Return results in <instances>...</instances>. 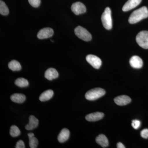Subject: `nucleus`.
<instances>
[{"label":"nucleus","instance_id":"6e6552de","mask_svg":"<svg viewBox=\"0 0 148 148\" xmlns=\"http://www.w3.org/2000/svg\"><path fill=\"white\" fill-rule=\"evenodd\" d=\"M53 29L50 28H45L40 30L37 34V37L40 39L48 38L53 36Z\"/></svg>","mask_w":148,"mask_h":148},{"label":"nucleus","instance_id":"f8f14e48","mask_svg":"<svg viewBox=\"0 0 148 148\" xmlns=\"http://www.w3.org/2000/svg\"><path fill=\"white\" fill-rule=\"evenodd\" d=\"M104 114L101 112H96L87 115L85 117L86 119L88 121H96L103 118Z\"/></svg>","mask_w":148,"mask_h":148},{"label":"nucleus","instance_id":"aec40b11","mask_svg":"<svg viewBox=\"0 0 148 148\" xmlns=\"http://www.w3.org/2000/svg\"><path fill=\"white\" fill-rule=\"evenodd\" d=\"M15 84L19 87H25L28 86L29 83L26 79L24 78H19L15 80Z\"/></svg>","mask_w":148,"mask_h":148},{"label":"nucleus","instance_id":"20e7f679","mask_svg":"<svg viewBox=\"0 0 148 148\" xmlns=\"http://www.w3.org/2000/svg\"><path fill=\"white\" fill-rule=\"evenodd\" d=\"M136 40L140 47L148 49V31H143L138 33L136 36Z\"/></svg>","mask_w":148,"mask_h":148},{"label":"nucleus","instance_id":"1a4fd4ad","mask_svg":"<svg viewBox=\"0 0 148 148\" xmlns=\"http://www.w3.org/2000/svg\"><path fill=\"white\" fill-rule=\"evenodd\" d=\"M141 1L142 0H128L123 5L122 10L124 12L131 10L139 5Z\"/></svg>","mask_w":148,"mask_h":148},{"label":"nucleus","instance_id":"4468645a","mask_svg":"<svg viewBox=\"0 0 148 148\" xmlns=\"http://www.w3.org/2000/svg\"><path fill=\"white\" fill-rule=\"evenodd\" d=\"M45 76L47 79L49 80H52L54 79L57 78L58 76L57 71L53 68H50L46 71Z\"/></svg>","mask_w":148,"mask_h":148},{"label":"nucleus","instance_id":"c85d7f7f","mask_svg":"<svg viewBox=\"0 0 148 148\" xmlns=\"http://www.w3.org/2000/svg\"><path fill=\"white\" fill-rule=\"evenodd\" d=\"M28 137L29 138H32V137H34V134L33 133H29L28 134Z\"/></svg>","mask_w":148,"mask_h":148},{"label":"nucleus","instance_id":"5701e85b","mask_svg":"<svg viewBox=\"0 0 148 148\" xmlns=\"http://www.w3.org/2000/svg\"><path fill=\"white\" fill-rule=\"evenodd\" d=\"M29 145L30 148H37L38 144V140H37V138H35L34 136V137H32V138H29Z\"/></svg>","mask_w":148,"mask_h":148},{"label":"nucleus","instance_id":"0eeeda50","mask_svg":"<svg viewBox=\"0 0 148 148\" xmlns=\"http://www.w3.org/2000/svg\"><path fill=\"white\" fill-rule=\"evenodd\" d=\"M71 8L72 12L76 15L84 13L86 10L84 5L80 2H77L73 3Z\"/></svg>","mask_w":148,"mask_h":148},{"label":"nucleus","instance_id":"423d86ee","mask_svg":"<svg viewBox=\"0 0 148 148\" xmlns=\"http://www.w3.org/2000/svg\"><path fill=\"white\" fill-rule=\"evenodd\" d=\"M86 61L95 69H99L102 65V61L95 55L89 54L86 57Z\"/></svg>","mask_w":148,"mask_h":148},{"label":"nucleus","instance_id":"a211bd4d","mask_svg":"<svg viewBox=\"0 0 148 148\" xmlns=\"http://www.w3.org/2000/svg\"><path fill=\"white\" fill-rule=\"evenodd\" d=\"M53 92L51 90H48L41 93L40 96L39 100L42 102L49 101L53 97Z\"/></svg>","mask_w":148,"mask_h":148},{"label":"nucleus","instance_id":"bb28decb","mask_svg":"<svg viewBox=\"0 0 148 148\" xmlns=\"http://www.w3.org/2000/svg\"><path fill=\"white\" fill-rule=\"evenodd\" d=\"M15 148H25V145H24V142L21 140H19V141L16 143Z\"/></svg>","mask_w":148,"mask_h":148},{"label":"nucleus","instance_id":"f03ea898","mask_svg":"<svg viewBox=\"0 0 148 148\" xmlns=\"http://www.w3.org/2000/svg\"><path fill=\"white\" fill-rule=\"evenodd\" d=\"M106 93V91L100 88H93L88 90L86 93L85 98L88 101H95L103 96Z\"/></svg>","mask_w":148,"mask_h":148},{"label":"nucleus","instance_id":"f257e3e1","mask_svg":"<svg viewBox=\"0 0 148 148\" xmlns=\"http://www.w3.org/2000/svg\"><path fill=\"white\" fill-rule=\"evenodd\" d=\"M148 17V9L144 6L133 12L130 16L128 21L130 24H135Z\"/></svg>","mask_w":148,"mask_h":148},{"label":"nucleus","instance_id":"dca6fc26","mask_svg":"<svg viewBox=\"0 0 148 148\" xmlns=\"http://www.w3.org/2000/svg\"><path fill=\"white\" fill-rule=\"evenodd\" d=\"M96 143L101 145L102 147L106 148L109 145V142L106 135L101 134L96 138Z\"/></svg>","mask_w":148,"mask_h":148},{"label":"nucleus","instance_id":"9d476101","mask_svg":"<svg viewBox=\"0 0 148 148\" xmlns=\"http://www.w3.org/2000/svg\"><path fill=\"white\" fill-rule=\"evenodd\" d=\"M114 101L116 104L118 106H124L130 103L131 99L127 95H122L116 97L114 99Z\"/></svg>","mask_w":148,"mask_h":148},{"label":"nucleus","instance_id":"2eb2a0df","mask_svg":"<svg viewBox=\"0 0 148 148\" xmlns=\"http://www.w3.org/2000/svg\"><path fill=\"white\" fill-rule=\"evenodd\" d=\"M70 132L67 128H64L61 130L58 136V142L60 143H64L69 139L70 137Z\"/></svg>","mask_w":148,"mask_h":148},{"label":"nucleus","instance_id":"412c9836","mask_svg":"<svg viewBox=\"0 0 148 148\" xmlns=\"http://www.w3.org/2000/svg\"><path fill=\"white\" fill-rule=\"evenodd\" d=\"M9 13V10L7 6L3 1H0V14L3 15H7Z\"/></svg>","mask_w":148,"mask_h":148},{"label":"nucleus","instance_id":"39448f33","mask_svg":"<svg viewBox=\"0 0 148 148\" xmlns=\"http://www.w3.org/2000/svg\"><path fill=\"white\" fill-rule=\"evenodd\" d=\"M75 33L77 36L85 41H89L92 39L90 33L83 27L78 26L75 29Z\"/></svg>","mask_w":148,"mask_h":148},{"label":"nucleus","instance_id":"ddd939ff","mask_svg":"<svg viewBox=\"0 0 148 148\" xmlns=\"http://www.w3.org/2000/svg\"><path fill=\"white\" fill-rule=\"evenodd\" d=\"M29 120V123L25 126V128L27 130H32L38 127L39 123L38 120L34 116H30Z\"/></svg>","mask_w":148,"mask_h":148},{"label":"nucleus","instance_id":"b1692460","mask_svg":"<svg viewBox=\"0 0 148 148\" xmlns=\"http://www.w3.org/2000/svg\"><path fill=\"white\" fill-rule=\"evenodd\" d=\"M29 2L33 7H38L40 4V0H28Z\"/></svg>","mask_w":148,"mask_h":148},{"label":"nucleus","instance_id":"a878e982","mask_svg":"<svg viewBox=\"0 0 148 148\" xmlns=\"http://www.w3.org/2000/svg\"><path fill=\"white\" fill-rule=\"evenodd\" d=\"M140 135L142 138L144 139H148V129H143L140 132Z\"/></svg>","mask_w":148,"mask_h":148},{"label":"nucleus","instance_id":"7ed1b4c3","mask_svg":"<svg viewBox=\"0 0 148 148\" xmlns=\"http://www.w3.org/2000/svg\"><path fill=\"white\" fill-rule=\"evenodd\" d=\"M101 20L103 27L107 30H110L112 28V19L111 10L109 7L106 8L101 16Z\"/></svg>","mask_w":148,"mask_h":148},{"label":"nucleus","instance_id":"6ab92c4d","mask_svg":"<svg viewBox=\"0 0 148 148\" xmlns=\"http://www.w3.org/2000/svg\"><path fill=\"white\" fill-rule=\"evenodd\" d=\"M8 67L10 69L13 71H19L21 70V64L16 60H12L8 64Z\"/></svg>","mask_w":148,"mask_h":148},{"label":"nucleus","instance_id":"4be33fe9","mask_svg":"<svg viewBox=\"0 0 148 148\" xmlns=\"http://www.w3.org/2000/svg\"><path fill=\"white\" fill-rule=\"evenodd\" d=\"M20 133H21V132H20V130L16 125H12L10 127V133L12 137H17L20 135Z\"/></svg>","mask_w":148,"mask_h":148},{"label":"nucleus","instance_id":"393cba45","mask_svg":"<svg viewBox=\"0 0 148 148\" xmlns=\"http://www.w3.org/2000/svg\"><path fill=\"white\" fill-rule=\"evenodd\" d=\"M132 127L135 130L138 129L141 125V122L138 120H133L132 122Z\"/></svg>","mask_w":148,"mask_h":148},{"label":"nucleus","instance_id":"f3484780","mask_svg":"<svg viewBox=\"0 0 148 148\" xmlns=\"http://www.w3.org/2000/svg\"><path fill=\"white\" fill-rule=\"evenodd\" d=\"M10 99L14 103H22L26 100V96L21 93H14L11 96Z\"/></svg>","mask_w":148,"mask_h":148},{"label":"nucleus","instance_id":"cd10ccee","mask_svg":"<svg viewBox=\"0 0 148 148\" xmlns=\"http://www.w3.org/2000/svg\"><path fill=\"white\" fill-rule=\"evenodd\" d=\"M117 148H125L124 145L121 143H119L117 144Z\"/></svg>","mask_w":148,"mask_h":148},{"label":"nucleus","instance_id":"9b49d317","mask_svg":"<svg viewBox=\"0 0 148 148\" xmlns=\"http://www.w3.org/2000/svg\"><path fill=\"white\" fill-rule=\"evenodd\" d=\"M130 64L134 69H140L143 66V61L139 56H134L130 60Z\"/></svg>","mask_w":148,"mask_h":148}]
</instances>
